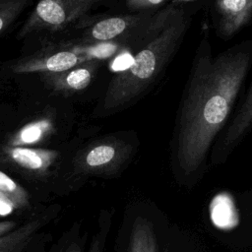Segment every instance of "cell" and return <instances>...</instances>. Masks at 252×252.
Listing matches in <instances>:
<instances>
[{
	"label": "cell",
	"mask_w": 252,
	"mask_h": 252,
	"mask_svg": "<svg viewBox=\"0 0 252 252\" xmlns=\"http://www.w3.org/2000/svg\"><path fill=\"white\" fill-rule=\"evenodd\" d=\"M251 66V39L217 56L207 36L200 40L175 124L176 156L185 173L199 168L214 140L227 125Z\"/></svg>",
	"instance_id": "6da1fadb"
},
{
	"label": "cell",
	"mask_w": 252,
	"mask_h": 252,
	"mask_svg": "<svg viewBox=\"0 0 252 252\" xmlns=\"http://www.w3.org/2000/svg\"><path fill=\"white\" fill-rule=\"evenodd\" d=\"M189 13L168 5L156 13L126 68L115 73L103 98L104 109L123 107L142 95L167 67L190 29Z\"/></svg>",
	"instance_id": "7a4b0ae2"
},
{
	"label": "cell",
	"mask_w": 252,
	"mask_h": 252,
	"mask_svg": "<svg viewBox=\"0 0 252 252\" xmlns=\"http://www.w3.org/2000/svg\"><path fill=\"white\" fill-rule=\"evenodd\" d=\"M98 0H38L19 36L36 31H61L86 15Z\"/></svg>",
	"instance_id": "3957f363"
},
{
	"label": "cell",
	"mask_w": 252,
	"mask_h": 252,
	"mask_svg": "<svg viewBox=\"0 0 252 252\" xmlns=\"http://www.w3.org/2000/svg\"><path fill=\"white\" fill-rule=\"evenodd\" d=\"M212 23L216 34L231 39L252 20V0H213Z\"/></svg>",
	"instance_id": "277c9868"
},
{
	"label": "cell",
	"mask_w": 252,
	"mask_h": 252,
	"mask_svg": "<svg viewBox=\"0 0 252 252\" xmlns=\"http://www.w3.org/2000/svg\"><path fill=\"white\" fill-rule=\"evenodd\" d=\"M94 59L86 51L59 50L38 56H32L17 61L11 69L16 74L26 73H60L72 69L86 61Z\"/></svg>",
	"instance_id": "5b68a950"
},
{
	"label": "cell",
	"mask_w": 252,
	"mask_h": 252,
	"mask_svg": "<svg viewBox=\"0 0 252 252\" xmlns=\"http://www.w3.org/2000/svg\"><path fill=\"white\" fill-rule=\"evenodd\" d=\"M153 15L150 13H140L102 19L87 31L86 39L94 42H105L122 34L127 36L149 21Z\"/></svg>",
	"instance_id": "8992f818"
},
{
	"label": "cell",
	"mask_w": 252,
	"mask_h": 252,
	"mask_svg": "<svg viewBox=\"0 0 252 252\" xmlns=\"http://www.w3.org/2000/svg\"><path fill=\"white\" fill-rule=\"evenodd\" d=\"M250 130H252V81L238 109L222 130V135L219 142L220 153H228Z\"/></svg>",
	"instance_id": "52a82bcc"
},
{
	"label": "cell",
	"mask_w": 252,
	"mask_h": 252,
	"mask_svg": "<svg viewBox=\"0 0 252 252\" xmlns=\"http://www.w3.org/2000/svg\"><path fill=\"white\" fill-rule=\"evenodd\" d=\"M95 59L86 61L64 72L45 74V81L53 90L60 93L72 94L83 91L91 84L94 76L98 66Z\"/></svg>",
	"instance_id": "ba28073f"
},
{
	"label": "cell",
	"mask_w": 252,
	"mask_h": 252,
	"mask_svg": "<svg viewBox=\"0 0 252 252\" xmlns=\"http://www.w3.org/2000/svg\"><path fill=\"white\" fill-rule=\"evenodd\" d=\"M4 155L7 159L18 166L33 172H44L53 163L58 153L45 149H32L27 147L4 148Z\"/></svg>",
	"instance_id": "9c48e42d"
},
{
	"label": "cell",
	"mask_w": 252,
	"mask_h": 252,
	"mask_svg": "<svg viewBox=\"0 0 252 252\" xmlns=\"http://www.w3.org/2000/svg\"><path fill=\"white\" fill-rule=\"evenodd\" d=\"M210 215L212 222L220 229H231L238 224V215L230 195L221 193L211 202Z\"/></svg>",
	"instance_id": "30bf717a"
},
{
	"label": "cell",
	"mask_w": 252,
	"mask_h": 252,
	"mask_svg": "<svg viewBox=\"0 0 252 252\" xmlns=\"http://www.w3.org/2000/svg\"><path fill=\"white\" fill-rule=\"evenodd\" d=\"M53 130V123L49 118H41L26 124L16 132L9 141V146L24 147L42 140Z\"/></svg>",
	"instance_id": "8fae6325"
},
{
	"label": "cell",
	"mask_w": 252,
	"mask_h": 252,
	"mask_svg": "<svg viewBox=\"0 0 252 252\" xmlns=\"http://www.w3.org/2000/svg\"><path fill=\"white\" fill-rule=\"evenodd\" d=\"M120 155V146L115 143H103L91 148L84 156L88 168H100L114 162Z\"/></svg>",
	"instance_id": "7c38bea8"
},
{
	"label": "cell",
	"mask_w": 252,
	"mask_h": 252,
	"mask_svg": "<svg viewBox=\"0 0 252 252\" xmlns=\"http://www.w3.org/2000/svg\"><path fill=\"white\" fill-rule=\"evenodd\" d=\"M130 252H156L155 236L151 223L138 218L133 225Z\"/></svg>",
	"instance_id": "4fadbf2b"
},
{
	"label": "cell",
	"mask_w": 252,
	"mask_h": 252,
	"mask_svg": "<svg viewBox=\"0 0 252 252\" xmlns=\"http://www.w3.org/2000/svg\"><path fill=\"white\" fill-rule=\"evenodd\" d=\"M0 193L5 195L9 200H11L16 208L24 207L28 204V194L27 192L18 185L12 178H10L6 173L0 170Z\"/></svg>",
	"instance_id": "5bb4252c"
},
{
	"label": "cell",
	"mask_w": 252,
	"mask_h": 252,
	"mask_svg": "<svg viewBox=\"0 0 252 252\" xmlns=\"http://www.w3.org/2000/svg\"><path fill=\"white\" fill-rule=\"evenodd\" d=\"M29 0H0V34L17 19Z\"/></svg>",
	"instance_id": "9a60e30c"
},
{
	"label": "cell",
	"mask_w": 252,
	"mask_h": 252,
	"mask_svg": "<svg viewBox=\"0 0 252 252\" xmlns=\"http://www.w3.org/2000/svg\"><path fill=\"white\" fill-rule=\"evenodd\" d=\"M34 224H36L35 222H32L31 225H27L26 228L22 229L21 231H17L15 232L13 235L10 236H6V237H1L0 238V252H5L6 250L12 248V245L17 244L23 235L29 234L30 232H32L34 229Z\"/></svg>",
	"instance_id": "2e32d148"
},
{
	"label": "cell",
	"mask_w": 252,
	"mask_h": 252,
	"mask_svg": "<svg viewBox=\"0 0 252 252\" xmlns=\"http://www.w3.org/2000/svg\"><path fill=\"white\" fill-rule=\"evenodd\" d=\"M14 209H16L14 203L9 200L5 195L0 193V216H8L14 211Z\"/></svg>",
	"instance_id": "e0dca14e"
},
{
	"label": "cell",
	"mask_w": 252,
	"mask_h": 252,
	"mask_svg": "<svg viewBox=\"0 0 252 252\" xmlns=\"http://www.w3.org/2000/svg\"><path fill=\"white\" fill-rule=\"evenodd\" d=\"M162 0H128L127 4L131 8H145L160 3Z\"/></svg>",
	"instance_id": "ac0fdd59"
},
{
	"label": "cell",
	"mask_w": 252,
	"mask_h": 252,
	"mask_svg": "<svg viewBox=\"0 0 252 252\" xmlns=\"http://www.w3.org/2000/svg\"><path fill=\"white\" fill-rule=\"evenodd\" d=\"M14 225L13 222L11 221H7V222H0V235L3 234L5 231L9 230L10 228H12V226Z\"/></svg>",
	"instance_id": "d6986e66"
}]
</instances>
